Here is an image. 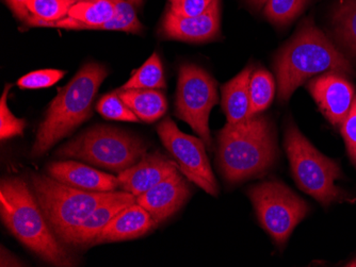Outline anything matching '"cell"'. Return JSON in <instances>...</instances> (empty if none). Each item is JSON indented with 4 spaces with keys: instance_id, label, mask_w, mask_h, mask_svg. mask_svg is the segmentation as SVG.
<instances>
[{
    "instance_id": "cell-1",
    "label": "cell",
    "mask_w": 356,
    "mask_h": 267,
    "mask_svg": "<svg viewBox=\"0 0 356 267\" xmlns=\"http://www.w3.org/2000/svg\"><path fill=\"white\" fill-rule=\"evenodd\" d=\"M0 214L3 224L22 244L55 266H75L38 203L33 191L17 177L3 179L0 187Z\"/></svg>"
},
{
    "instance_id": "cell-2",
    "label": "cell",
    "mask_w": 356,
    "mask_h": 267,
    "mask_svg": "<svg viewBox=\"0 0 356 267\" xmlns=\"http://www.w3.org/2000/svg\"><path fill=\"white\" fill-rule=\"evenodd\" d=\"M277 155L275 135L267 117L255 115L227 123L218 135V167L229 182L265 174Z\"/></svg>"
},
{
    "instance_id": "cell-3",
    "label": "cell",
    "mask_w": 356,
    "mask_h": 267,
    "mask_svg": "<svg viewBox=\"0 0 356 267\" xmlns=\"http://www.w3.org/2000/svg\"><path fill=\"white\" fill-rule=\"evenodd\" d=\"M279 98L287 101L309 78L325 73L351 74L347 58L312 21L304 24L298 35L280 51L275 60Z\"/></svg>"
},
{
    "instance_id": "cell-4",
    "label": "cell",
    "mask_w": 356,
    "mask_h": 267,
    "mask_svg": "<svg viewBox=\"0 0 356 267\" xmlns=\"http://www.w3.org/2000/svg\"><path fill=\"white\" fill-rule=\"evenodd\" d=\"M107 76L106 67L94 62L80 69L48 107L32 146L33 158L43 155L90 119L94 98Z\"/></svg>"
},
{
    "instance_id": "cell-5",
    "label": "cell",
    "mask_w": 356,
    "mask_h": 267,
    "mask_svg": "<svg viewBox=\"0 0 356 267\" xmlns=\"http://www.w3.org/2000/svg\"><path fill=\"white\" fill-rule=\"evenodd\" d=\"M141 139L119 128L95 126L57 150L62 159H78L91 165L122 173L147 155Z\"/></svg>"
},
{
    "instance_id": "cell-6",
    "label": "cell",
    "mask_w": 356,
    "mask_h": 267,
    "mask_svg": "<svg viewBox=\"0 0 356 267\" xmlns=\"http://www.w3.org/2000/svg\"><path fill=\"white\" fill-rule=\"evenodd\" d=\"M31 184L48 224L61 241L101 205L119 194L78 190L41 174L31 175Z\"/></svg>"
},
{
    "instance_id": "cell-7",
    "label": "cell",
    "mask_w": 356,
    "mask_h": 267,
    "mask_svg": "<svg viewBox=\"0 0 356 267\" xmlns=\"http://www.w3.org/2000/svg\"><path fill=\"white\" fill-rule=\"evenodd\" d=\"M285 148L298 187L323 206L350 201V197L335 184L341 167L309 143L293 123L285 132Z\"/></svg>"
},
{
    "instance_id": "cell-8",
    "label": "cell",
    "mask_w": 356,
    "mask_h": 267,
    "mask_svg": "<svg viewBox=\"0 0 356 267\" xmlns=\"http://www.w3.org/2000/svg\"><path fill=\"white\" fill-rule=\"evenodd\" d=\"M218 103L217 85L205 69L189 63L179 67L176 89V117L189 123L209 150L213 149V139L208 123L210 112Z\"/></svg>"
},
{
    "instance_id": "cell-9",
    "label": "cell",
    "mask_w": 356,
    "mask_h": 267,
    "mask_svg": "<svg viewBox=\"0 0 356 267\" xmlns=\"http://www.w3.org/2000/svg\"><path fill=\"white\" fill-rule=\"evenodd\" d=\"M249 197L261 227L280 245L287 242L309 210L301 197L279 181H266L252 187Z\"/></svg>"
},
{
    "instance_id": "cell-10",
    "label": "cell",
    "mask_w": 356,
    "mask_h": 267,
    "mask_svg": "<svg viewBox=\"0 0 356 267\" xmlns=\"http://www.w3.org/2000/svg\"><path fill=\"white\" fill-rule=\"evenodd\" d=\"M157 133L177 162L181 174L208 194L217 196L219 187L206 155L203 141L181 132L170 117L158 125Z\"/></svg>"
},
{
    "instance_id": "cell-11",
    "label": "cell",
    "mask_w": 356,
    "mask_h": 267,
    "mask_svg": "<svg viewBox=\"0 0 356 267\" xmlns=\"http://www.w3.org/2000/svg\"><path fill=\"white\" fill-rule=\"evenodd\" d=\"M309 91L330 123L341 126L355 98L353 85L339 73L329 71L309 81Z\"/></svg>"
},
{
    "instance_id": "cell-12",
    "label": "cell",
    "mask_w": 356,
    "mask_h": 267,
    "mask_svg": "<svg viewBox=\"0 0 356 267\" xmlns=\"http://www.w3.org/2000/svg\"><path fill=\"white\" fill-rule=\"evenodd\" d=\"M191 195L189 184L179 171L163 179L151 190L137 197V203L151 214L157 224L173 216Z\"/></svg>"
},
{
    "instance_id": "cell-13",
    "label": "cell",
    "mask_w": 356,
    "mask_h": 267,
    "mask_svg": "<svg viewBox=\"0 0 356 267\" xmlns=\"http://www.w3.org/2000/svg\"><path fill=\"white\" fill-rule=\"evenodd\" d=\"M220 31L219 0H215L205 13L194 17H176L168 11L160 33L165 39L189 43H203L218 37Z\"/></svg>"
},
{
    "instance_id": "cell-14",
    "label": "cell",
    "mask_w": 356,
    "mask_h": 267,
    "mask_svg": "<svg viewBox=\"0 0 356 267\" xmlns=\"http://www.w3.org/2000/svg\"><path fill=\"white\" fill-rule=\"evenodd\" d=\"M176 171H179L177 162L167 155L147 153L139 162L120 173L118 179L122 190L139 197Z\"/></svg>"
},
{
    "instance_id": "cell-15",
    "label": "cell",
    "mask_w": 356,
    "mask_h": 267,
    "mask_svg": "<svg viewBox=\"0 0 356 267\" xmlns=\"http://www.w3.org/2000/svg\"><path fill=\"white\" fill-rule=\"evenodd\" d=\"M47 173L59 182L87 192H115L120 187L118 177L75 161L51 163Z\"/></svg>"
},
{
    "instance_id": "cell-16",
    "label": "cell",
    "mask_w": 356,
    "mask_h": 267,
    "mask_svg": "<svg viewBox=\"0 0 356 267\" xmlns=\"http://www.w3.org/2000/svg\"><path fill=\"white\" fill-rule=\"evenodd\" d=\"M137 203V197L131 193L122 191L115 198L106 201L91 213L81 224L78 225L67 235L62 242L74 246H86L93 244L99 233L107 226L115 215L122 210Z\"/></svg>"
},
{
    "instance_id": "cell-17",
    "label": "cell",
    "mask_w": 356,
    "mask_h": 267,
    "mask_svg": "<svg viewBox=\"0 0 356 267\" xmlns=\"http://www.w3.org/2000/svg\"><path fill=\"white\" fill-rule=\"evenodd\" d=\"M157 225L151 214L136 203L115 215L99 233L93 244L140 238L153 230Z\"/></svg>"
},
{
    "instance_id": "cell-18",
    "label": "cell",
    "mask_w": 356,
    "mask_h": 267,
    "mask_svg": "<svg viewBox=\"0 0 356 267\" xmlns=\"http://www.w3.org/2000/svg\"><path fill=\"white\" fill-rule=\"evenodd\" d=\"M117 14L111 0H77L67 17L54 24L53 27L73 30H96L111 21Z\"/></svg>"
},
{
    "instance_id": "cell-19",
    "label": "cell",
    "mask_w": 356,
    "mask_h": 267,
    "mask_svg": "<svg viewBox=\"0 0 356 267\" xmlns=\"http://www.w3.org/2000/svg\"><path fill=\"white\" fill-rule=\"evenodd\" d=\"M252 73V67H245L241 73L222 87V109L229 123H237L248 117Z\"/></svg>"
},
{
    "instance_id": "cell-20",
    "label": "cell",
    "mask_w": 356,
    "mask_h": 267,
    "mask_svg": "<svg viewBox=\"0 0 356 267\" xmlns=\"http://www.w3.org/2000/svg\"><path fill=\"white\" fill-rule=\"evenodd\" d=\"M122 101L131 107L140 121L154 123L167 112V99L160 89H117Z\"/></svg>"
},
{
    "instance_id": "cell-21",
    "label": "cell",
    "mask_w": 356,
    "mask_h": 267,
    "mask_svg": "<svg viewBox=\"0 0 356 267\" xmlns=\"http://www.w3.org/2000/svg\"><path fill=\"white\" fill-rule=\"evenodd\" d=\"M77 0H28L29 19L26 23L35 27H53L54 24L67 17Z\"/></svg>"
},
{
    "instance_id": "cell-22",
    "label": "cell",
    "mask_w": 356,
    "mask_h": 267,
    "mask_svg": "<svg viewBox=\"0 0 356 267\" xmlns=\"http://www.w3.org/2000/svg\"><path fill=\"white\" fill-rule=\"evenodd\" d=\"M275 93V83L269 71L257 69L250 80V107L248 117H255L271 105ZM247 117V119H248Z\"/></svg>"
},
{
    "instance_id": "cell-23",
    "label": "cell",
    "mask_w": 356,
    "mask_h": 267,
    "mask_svg": "<svg viewBox=\"0 0 356 267\" xmlns=\"http://www.w3.org/2000/svg\"><path fill=\"white\" fill-rule=\"evenodd\" d=\"M336 37L356 55V0H345L334 12Z\"/></svg>"
},
{
    "instance_id": "cell-24",
    "label": "cell",
    "mask_w": 356,
    "mask_h": 267,
    "mask_svg": "<svg viewBox=\"0 0 356 267\" xmlns=\"http://www.w3.org/2000/svg\"><path fill=\"white\" fill-rule=\"evenodd\" d=\"M165 87V74L163 63L158 53H153L147 61L137 69L131 79L121 87V89H161Z\"/></svg>"
},
{
    "instance_id": "cell-25",
    "label": "cell",
    "mask_w": 356,
    "mask_h": 267,
    "mask_svg": "<svg viewBox=\"0 0 356 267\" xmlns=\"http://www.w3.org/2000/svg\"><path fill=\"white\" fill-rule=\"evenodd\" d=\"M115 3L117 14L111 21L103 24L96 30L124 31V33H141L143 26L140 23L133 3L128 0H111Z\"/></svg>"
},
{
    "instance_id": "cell-26",
    "label": "cell",
    "mask_w": 356,
    "mask_h": 267,
    "mask_svg": "<svg viewBox=\"0 0 356 267\" xmlns=\"http://www.w3.org/2000/svg\"><path fill=\"white\" fill-rule=\"evenodd\" d=\"M96 109L99 114L107 119L131 121V123H138L140 121L137 115L131 111V107L122 101L118 91L105 95L96 105Z\"/></svg>"
},
{
    "instance_id": "cell-27",
    "label": "cell",
    "mask_w": 356,
    "mask_h": 267,
    "mask_svg": "<svg viewBox=\"0 0 356 267\" xmlns=\"http://www.w3.org/2000/svg\"><path fill=\"white\" fill-rule=\"evenodd\" d=\"M306 0H267L266 17L277 25H286L303 10Z\"/></svg>"
},
{
    "instance_id": "cell-28",
    "label": "cell",
    "mask_w": 356,
    "mask_h": 267,
    "mask_svg": "<svg viewBox=\"0 0 356 267\" xmlns=\"http://www.w3.org/2000/svg\"><path fill=\"white\" fill-rule=\"evenodd\" d=\"M11 85H6L3 96L0 99V139H8L16 135H22L25 129L26 123L24 119H17L12 114L8 107V94Z\"/></svg>"
},
{
    "instance_id": "cell-29",
    "label": "cell",
    "mask_w": 356,
    "mask_h": 267,
    "mask_svg": "<svg viewBox=\"0 0 356 267\" xmlns=\"http://www.w3.org/2000/svg\"><path fill=\"white\" fill-rule=\"evenodd\" d=\"M65 75V71L61 69H41V71H31L17 81V85L21 89H46L53 87L54 85L61 80Z\"/></svg>"
},
{
    "instance_id": "cell-30",
    "label": "cell",
    "mask_w": 356,
    "mask_h": 267,
    "mask_svg": "<svg viewBox=\"0 0 356 267\" xmlns=\"http://www.w3.org/2000/svg\"><path fill=\"white\" fill-rule=\"evenodd\" d=\"M215 0H170L169 11L179 17H199L205 13Z\"/></svg>"
},
{
    "instance_id": "cell-31",
    "label": "cell",
    "mask_w": 356,
    "mask_h": 267,
    "mask_svg": "<svg viewBox=\"0 0 356 267\" xmlns=\"http://www.w3.org/2000/svg\"><path fill=\"white\" fill-rule=\"evenodd\" d=\"M341 135L345 139L350 158L356 166V97L347 117L341 123Z\"/></svg>"
},
{
    "instance_id": "cell-32",
    "label": "cell",
    "mask_w": 356,
    "mask_h": 267,
    "mask_svg": "<svg viewBox=\"0 0 356 267\" xmlns=\"http://www.w3.org/2000/svg\"><path fill=\"white\" fill-rule=\"evenodd\" d=\"M6 1L17 19L25 21L29 19L30 13L27 9L28 0H6Z\"/></svg>"
},
{
    "instance_id": "cell-33",
    "label": "cell",
    "mask_w": 356,
    "mask_h": 267,
    "mask_svg": "<svg viewBox=\"0 0 356 267\" xmlns=\"http://www.w3.org/2000/svg\"><path fill=\"white\" fill-rule=\"evenodd\" d=\"M1 252L3 254L6 255V252H7V258H5V257H1V266H21V263L19 262V261H16V259L13 258V256L12 255L9 254V251H3V249H1Z\"/></svg>"
},
{
    "instance_id": "cell-34",
    "label": "cell",
    "mask_w": 356,
    "mask_h": 267,
    "mask_svg": "<svg viewBox=\"0 0 356 267\" xmlns=\"http://www.w3.org/2000/svg\"><path fill=\"white\" fill-rule=\"evenodd\" d=\"M249 1L254 7L258 8V9H261L267 3V0H249Z\"/></svg>"
},
{
    "instance_id": "cell-35",
    "label": "cell",
    "mask_w": 356,
    "mask_h": 267,
    "mask_svg": "<svg viewBox=\"0 0 356 267\" xmlns=\"http://www.w3.org/2000/svg\"><path fill=\"white\" fill-rule=\"evenodd\" d=\"M347 266L356 267V259H354L353 261H351V262L348 263Z\"/></svg>"
},
{
    "instance_id": "cell-36",
    "label": "cell",
    "mask_w": 356,
    "mask_h": 267,
    "mask_svg": "<svg viewBox=\"0 0 356 267\" xmlns=\"http://www.w3.org/2000/svg\"><path fill=\"white\" fill-rule=\"evenodd\" d=\"M128 1H131V3H135V5H140V3H141L142 0H128Z\"/></svg>"
}]
</instances>
